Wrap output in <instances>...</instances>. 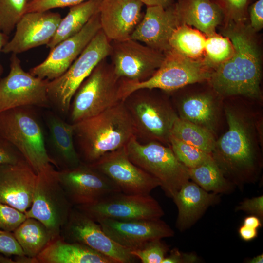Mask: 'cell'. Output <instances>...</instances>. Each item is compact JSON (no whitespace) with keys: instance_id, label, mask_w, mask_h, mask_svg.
I'll return each instance as SVG.
<instances>
[{"instance_id":"obj_40","label":"cell","mask_w":263,"mask_h":263,"mask_svg":"<svg viewBox=\"0 0 263 263\" xmlns=\"http://www.w3.org/2000/svg\"><path fill=\"white\" fill-rule=\"evenodd\" d=\"M25 161L18 150L0 135V165L16 164Z\"/></svg>"},{"instance_id":"obj_16","label":"cell","mask_w":263,"mask_h":263,"mask_svg":"<svg viewBox=\"0 0 263 263\" xmlns=\"http://www.w3.org/2000/svg\"><path fill=\"white\" fill-rule=\"evenodd\" d=\"M89 165L106 175L124 193L150 194L160 186L156 178L130 160L126 146L105 154Z\"/></svg>"},{"instance_id":"obj_31","label":"cell","mask_w":263,"mask_h":263,"mask_svg":"<svg viewBox=\"0 0 263 263\" xmlns=\"http://www.w3.org/2000/svg\"><path fill=\"white\" fill-rule=\"evenodd\" d=\"M206 39L199 30L187 25L181 24L171 37L170 50L189 58L201 59L204 55Z\"/></svg>"},{"instance_id":"obj_45","label":"cell","mask_w":263,"mask_h":263,"mask_svg":"<svg viewBox=\"0 0 263 263\" xmlns=\"http://www.w3.org/2000/svg\"><path fill=\"white\" fill-rule=\"evenodd\" d=\"M258 229L248 227L244 225L239 229L241 238L245 241H250L258 236Z\"/></svg>"},{"instance_id":"obj_25","label":"cell","mask_w":263,"mask_h":263,"mask_svg":"<svg viewBox=\"0 0 263 263\" xmlns=\"http://www.w3.org/2000/svg\"><path fill=\"white\" fill-rule=\"evenodd\" d=\"M219 104L214 94L208 92L185 95L175 101L179 118L202 127L214 135L219 120Z\"/></svg>"},{"instance_id":"obj_34","label":"cell","mask_w":263,"mask_h":263,"mask_svg":"<svg viewBox=\"0 0 263 263\" xmlns=\"http://www.w3.org/2000/svg\"><path fill=\"white\" fill-rule=\"evenodd\" d=\"M29 0H0V30L8 36L26 12Z\"/></svg>"},{"instance_id":"obj_37","label":"cell","mask_w":263,"mask_h":263,"mask_svg":"<svg viewBox=\"0 0 263 263\" xmlns=\"http://www.w3.org/2000/svg\"><path fill=\"white\" fill-rule=\"evenodd\" d=\"M222 8L224 21L244 22L248 18V9L252 0H213Z\"/></svg>"},{"instance_id":"obj_4","label":"cell","mask_w":263,"mask_h":263,"mask_svg":"<svg viewBox=\"0 0 263 263\" xmlns=\"http://www.w3.org/2000/svg\"><path fill=\"white\" fill-rule=\"evenodd\" d=\"M132 119L136 139L144 143L156 141L170 146L172 127L178 118L169 99L155 89H141L123 101Z\"/></svg>"},{"instance_id":"obj_32","label":"cell","mask_w":263,"mask_h":263,"mask_svg":"<svg viewBox=\"0 0 263 263\" xmlns=\"http://www.w3.org/2000/svg\"><path fill=\"white\" fill-rule=\"evenodd\" d=\"M171 135L209 154L216 141L214 135L207 130L179 117L173 124Z\"/></svg>"},{"instance_id":"obj_49","label":"cell","mask_w":263,"mask_h":263,"mask_svg":"<svg viewBox=\"0 0 263 263\" xmlns=\"http://www.w3.org/2000/svg\"><path fill=\"white\" fill-rule=\"evenodd\" d=\"M0 263H16L14 259H12L10 256L0 254Z\"/></svg>"},{"instance_id":"obj_1","label":"cell","mask_w":263,"mask_h":263,"mask_svg":"<svg viewBox=\"0 0 263 263\" xmlns=\"http://www.w3.org/2000/svg\"><path fill=\"white\" fill-rule=\"evenodd\" d=\"M228 130L216 140L211 156L225 178L240 187L254 183L262 167L261 120L245 105H224Z\"/></svg>"},{"instance_id":"obj_19","label":"cell","mask_w":263,"mask_h":263,"mask_svg":"<svg viewBox=\"0 0 263 263\" xmlns=\"http://www.w3.org/2000/svg\"><path fill=\"white\" fill-rule=\"evenodd\" d=\"M61 19L58 13L49 11L25 13L16 25L13 37L1 52L17 54L47 45L55 35Z\"/></svg>"},{"instance_id":"obj_26","label":"cell","mask_w":263,"mask_h":263,"mask_svg":"<svg viewBox=\"0 0 263 263\" xmlns=\"http://www.w3.org/2000/svg\"><path fill=\"white\" fill-rule=\"evenodd\" d=\"M175 9L181 24L192 26L207 37L224 21L221 7L213 0H178Z\"/></svg>"},{"instance_id":"obj_10","label":"cell","mask_w":263,"mask_h":263,"mask_svg":"<svg viewBox=\"0 0 263 263\" xmlns=\"http://www.w3.org/2000/svg\"><path fill=\"white\" fill-rule=\"evenodd\" d=\"M55 168L37 174L32 204L24 213L42 223L55 237L60 236L73 208Z\"/></svg>"},{"instance_id":"obj_15","label":"cell","mask_w":263,"mask_h":263,"mask_svg":"<svg viewBox=\"0 0 263 263\" xmlns=\"http://www.w3.org/2000/svg\"><path fill=\"white\" fill-rule=\"evenodd\" d=\"M57 177L73 207L92 204L121 192L106 175L83 162L74 168L58 170Z\"/></svg>"},{"instance_id":"obj_7","label":"cell","mask_w":263,"mask_h":263,"mask_svg":"<svg viewBox=\"0 0 263 263\" xmlns=\"http://www.w3.org/2000/svg\"><path fill=\"white\" fill-rule=\"evenodd\" d=\"M126 149L130 160L156 178L165 194L172 199L190 179L188 169L179 161L170 146L156 141L142 143L133 136Z\"/></svg>"},{"instance_id":"obj_44","label":"cell","mask_w":263,"mask_h":263,"mask_svg":"<svg viewBox=\"0 0 263 263\" xmlns=\"http://www.w3.org/2000/svg\"><path fill=\"white\" fill-rule=\"evenodd\" d=\"M197 260L194 253H182L177 249H173L168 256H165L162 263H190Z\"/></svg>"},{"instance_id":"obj_5","label":"cell","mask_w":263,"mask_h":263,"mask_svg":"<svg viewBox=\"0 0 263 263\" xmlns=\"http://www.w3.org/2000/svg\"><path fill=\"white\" fill-rule=\"evenodd\" d=\"M32 107H20L0 112V135L21 153L36 173L54 168L42 128Z\"/></svg>"},{"instance_id":"obj_22","label":"cell","mask_w":263,"mask_h":263,"mask_svg":"<svg viewBox=\"0 0 263 263\" xmlns=\"http://www.w3.org/2000/svg\"><path fill=\"white\" fill-rule=\"evenodd\" d=\"M37 177L26 161L0 165V203L24 213L31 205Z\"/></svg>"},{"instance_id":"obj_50","label":"cell","mask_w":263,"mask_h":263,"mask_svg":"<svg viewBox=\"0 0 263 263\" xmlns=\"http://www.w3.org/2000/svg\"><path fill=\"white\" fill-rule=\"evenodd\" d=\"M250 263H263V254L257 255L253 257L248 262Z\"/></svg>"},{"instance_id":"obj_41","label":"cell","mask_w":263,"mask_h":263,"mask_svg":"<svg viewBox=\"0 0 263 263\" xmlns=\"http://www.w3.org/2000/svg\"><path fill=\"white\" fill-rule=\"evenodd\" d=\"M0 254L10 256L25 255L13 232L0 230Z\"/></svg>"},{"instance_id":"obj_35","label":"cell","mask_w":263,"mask_h":263,"mask_svg":"<svg viewBox=\"0 0 263 263\" xmlns=\"http://www.w3.org/2000/svg\"><path fill=\"white\" fill-rule=\"evenodd\" d=\"M170 146L177 158L188 169L195 168L211 157V155L171 135Z\"/></svg>"},{"instance_id":"obj_11","label":"cell","mask_w":263,"mask_h":263,"mask_svg":"<svg viewBox=\"0 0 263 263\" xmlns=\"http://www.w3.org/2000/svg\"><path fill=\"white\" fill-rule=\"evenodd\" d=\"M49 81L24 71L17 54H12L9 73L0 79V112L20 107H50Z\"/></svg>"},{"instance_id":"obj_2","label":"cell","mask_w":263,"mask_h":263,"mask_svg":"<svg viewBox=\"0 0 263 263\" xmlns=\"http://www.w3.org/2000/svg\"><path fill=\"white\" fill-rule=\"evenodd\" d=\"M245 22L225 21L222 29V35L231 41L234 53L212 71L208 80L219 96L261 98L260 50L256 32Z\"/></svg>"},{"instance_id":"obj_12","label":"cell","mask_w":263,"mask_h":263,"mask_svg":"<svg viewBox=\"0 0 263 263\" xmlns=\"http://www.w3.org/2000/svg\"><path fill=\"white\" fill-rule=\"evenodd\" d=\"M94 221L159 219L164 215L159 203L150 195L118 192L92 204L74 207Z\"/></svg>"},{"instance_id":"obj_8","label":"cell","mask_w":263,"mask_h":263,"mask_svg":"<svg viewBox=\"0 0 263 263\" xmlns=\"http://www.w3.org/2000/svg\"><path fill=\"white\" fill-rule=\"evenodd\" d=\"M159 68L148 79L136 82L125 78L121 80L120 90L123 101L132 92L141 89H159L171 92L188 85L208 81L213 70L204 58L193 59L169 50Z\"/></svg>"},{"instance_id":"obj_23","label":"cell","mask_w":263,"mask_h":263,"mask_svg":"<svg viewBox=\"0 0 263 263\" xmlns=\"http://www.w3.org/2000/svg\"><path fill=\"white\" fill-rule=\"evenodd\" d=\"M49 130V156L58 170L75 168L82 163L74 142V126L56 114L49 112L46 116Z\"/></svg>"},{"instance_id":"obj_46","label":"cell","mask_w":263,"mask_h":263,"mask_svg":"<svg viewBox=\"0 0 263 263\" xmlns=\"http://www.w3.org/2000/svg\"><path fill=\"white\" fill-rule=\"evenodd\" d=\"M148 6H161L167 8L174 3V0H138Z\"/></svg>"},{"instance_id":"obj_36","label":"cell","mask_w":263,"mask_h":263,"mask_svg":"<svg viewBox=\"0 0 263 263\" xmlns=\"http://www.w3.org/2000/svg\"><path fill=\"white\" fill-rule=\"evenodd\" d=\"M169 248L161 239L150 241L141 247L130 251L142 263H162Z\"/></svg>"},{"instance_id":"obj_38","label":"cell","mask_w":263,"mask_h":263,"mask_svg":"<svg viewBox=\"0 0 263 263\" xmlns=\"http://www.w3.org/2000/svg\"><path fill=\"white\" fill-rule=\"evenodd\" d=\"M26 218L24 212L0 203V230L13 232Z\"/></svg>"},{"instance_id":"obj_48","label":"cell","mask_w":263,"mask_h":263,"mask_svg":"<svg viewBox=\"0 0 263 263\" xmlns=\"http://www.w3.org/2000/svg\"><path fill=\"white\" fill-rule=\"evenodd\" d=\"M8 36L6 35L3 33L0 30V53L2 51V49L6 43L8 42ZM3 73V68L1 65H0V77Z\"/></svg>"},{"instance_id":"obj_18","label":"cell","mask_w":263,"mask_h":263,"mask_svg":"<svg viewBox=\"0 0 263 263\" xmlns=\"http://www.w3.org/2000/svg\"><path fill=\"white\" fill-rule=\"evenodd\" d=\"M96 222L109 237L130 251L150 241L174 235L172 228L160 218L129 221L103 218Z\"/></svg>"},{"instance_id":"obj_51","label":"cell","mask_w":263,"mask_h":263,"mask_svg":"<svg viewBox=\"0 0 263 263\" xmlns=\"http://www.w3.org/2000/svg\"><path fill=\"white\" fill-rule=\"evenodd\" d=\"M29 1L31 0H29Z\"/></svg>"},{"instance_id":"obj_28","label":"cell","mask_w":263,"mask_h":263,"mask_svg":"<svg viewBox=\"0 0 263 263\" xmlns=\"http://www.w3.org/2000/svg\"><path fill=\"white\" fill-rule=\"evenodd\" d=\"M102 0H89L70 7L56 31L47 45L50 50L62 40L78 33L90 19L98 13Z\"/></svg>"},{"instance_id":"obj_13","label":"cell","mask_w":263,"mask_h":263,"mask_svg":"<svg viewBox=\"0 0 263 263\" xmlns=\"http://www.w3.org/2000/svg\"><path fill=\"white\" fill-rule=\"evenodd\" d=\"M60 235L65 241L85 245L115 263H132L137 259L130 250L109 237L97 222L75 207Z\"/></svg>"},{"instance_id":"obj_47","label":"cell","mask_w":263,"mask_h":263,"mask_svg":"<svg viewBox=\"0 0 263 263\" xmlns=\"http://www.w3.org/2000/svg\"><path fill=\"white\" fill-rule=\"evenodd\" d=\"M244 225L258 229L261 227V219L255 215H250L244 218L243 221Z\"/></svg>"},{"instance_id":"obj_21","label":"cell","mask_w":263,"mask_h":263,"mask_svg":"<svg viewBox=\"0 0 263 263\" xmlns=\"http://www.w3.org/2000/svg\"><path fill=\"white\" fill-rule=\"evenodd\" d=\"M143 5L138 0H102L101 29L110 41L131 38L143 18Z\"/></svg>"},{"instance_id":"obj_3","label":"cell","mask_w":263,"mask_h":263,"mask_svg":"<svg viewBox=\"0 0 263 263\" xmlns=\"http://www.w3.org/2000/svg\"><path fill=\"white\" fill-rule=\"evenodd\" d=\"M73 124L77 152L81 161L88 164L125 146L135 136L132 119L123 101Z\"/></svg>"},{"instance_id":"obj_43","label":"cell","mask_w":263,"mask_h":263,"mask_svg":"<svg viewBox=\"0 0 263 263\" xmlns=\"http://www.w3.org/2000/svg\"><path fill=\"white\" fill-rule=\"evenodd\" d=\"M248 16L251 29L257 32L263 27V0H258L251 4L248 9Z\"/></svg>"},{"instance_id":"obj_14","label":"cell","mask_w":263,"mask_h":263,"mask_svg":"<svg viewBox=\"0 0 263 263\" xmlns=\"http://www.w3.org/2000/svg\"><path fill=\"white\" fill-rule=\"evenodd\" d=\"M109 57L120 78L141 82L151 77L162 64L164 53L131 38L111 41Z\"/></svg>"},{"instance_id":"obj_42","label":"cell","mask_w":263,"mask_h":263,"mask_svg":"<svg viewBox=\"0 0 263 263\" xmlns=\"http://www.w3.org/2000/svg\"><path fill=\"white\" fill-rule=\"evenodd\" d=\"M236 211H243L263 218V195L245 199L236 207Z\"/></svg>"},{"instance_id":"obj_6","label":"cell","mask_w":263,"mask_h":263,"mask_svg":"<svg viewBox=\"0 0 263 263\" xmlns=\"http://www.w3.org/2000/svg\"><path fill=\"white\" fill-rule=\"evenodd\" d=\"M107 58L96 65L75 92L69 111L71 123L95 116L123 101L121 79Z\"/></svg>"},{"instance_id":"obj_29","label":"cell","mask_w":263,"mask_h":263,"mask_svg":"<svg viewBox=\"0 0 263 263\" xmlns=\"http://www.w3.org/2000/svg\"><path fill=\"white\" fill-rule=\"evenodd\" d=\"M25 255L35 258L55 237L40 221L26 219L13 232Z\"/></svg>"},{"instance_id":"obj_33","label":"cell","mask_w":263,"mask_h":263,"mask_svg":"<svg viewBox=\"0 0 263 263\" xmlns=\"http://www.w3.org/2000/svg\"><path fill=\"white\" fill-rule=\"evenodd\" d=\"M233 53V44L226 37L215 33L206 39L204 59L213 70L229 59Z\"/></svg>"},{"instance_id":"obj_27","label":"cell","mask_w":263,"mask_h":263,"mask_svg":"<svg viewBox=\"0 0 263 263\" xmlns=\"http://www.w3.org/2000/svg\"><path fill=\"white\" fill-rule=\"evenodd\" d=\"M36 263H115L83 244L53 239L35 258Z\"/></svg>"},{"instance_id":"obj_9","label":"cell","mask_w":263,"mask_h":263,"mask_svg":"<svg viewBox=\"0 0 263 263\" xmlns=\"http://www.w3.org/2000/svg\"><path fill=\"white\" fill-rule=\"evenodd\" d=\"M111 41L100 29L68 70L49 81L47 94L50 106L62 114L69 113L73 96L96 65L109 56Z\"/></svg>"},{"instance_id":"obj_17","label":"cell","mask_w":263,"mask_h":263,"mask_svg":"<svg viewBox=\"0 0 263 263\" xmlns=\"http://www.w3.org/2000/svg\"><path fill=\"white\" fill-rule=\"evenodd\" d=\"M101 29L99 13L94 16L77 34L50 50L47 58L30 69L33 75L49 81L62 75Z\"/></svg>"},{"instance_id":"obj_24","label":"cell","mask_w":263,"mask_h":263,"mask_svg":"<svg viewBox=\"0 0 263 263\" xmlns=\"http://www.w3.org/2000/svg\"><path fill=\"white\" fill-rule=\"evenodd\" d=\"M178 208L176 225L184 231L194 224L209 207L218 202L217 193H209L189 180L172 198Z\"/></svg>"},{"instance_id":"obj_39","label":"cell","mask_w":263,"mask_h":263,"mask_svg":"<svg viewBox=\"0 0 263 263\" xmlns=\"http://www.w3.org/2000/svg\"><path fill=\"white\" fill-rule=\"evenodd\" d=\"M89 0H31L29 1L26 13L46 11L56 8L71 7Z\"/></svg>"},{"instance_id":"obj_30","label":"cell","mask_w":263,"mask_h":263,"mask_svg":"<svg viewBox=\"0 0 263 263\" xmlns=\"http://www.w3.org/2000/svg\"><path fill=\"white\" fill-rule=\"evenodd\" d=\"M189 179L207 192L226 193L234 185L224 176L211 156L200 165L188 169Z\"/></svg>"},{"instance_id":"obj_20","label":"cell","mask_w":263,"mask_h":263,"mask_svg":"<svg viewBox=\"0 0 263 263\" xmlns=\"http://www.w3.org/2000/svg\"><path fill=\"white\" fill-rule=\"evenodd\" d=\"M180 25L174 3L167 8L148 6L131 38L165 53L170 49V39Z\"/></svg>"}]
</instances>
